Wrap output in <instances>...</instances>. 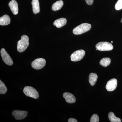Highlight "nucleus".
<instances>
[{
  "label": "nucleus",
  "instance_id": "obj_25",
  "mask_svg": "<svg viewBox=\"0 0 122 122\" xmlns=\"http://www.w3.org/2000/svg\"><path fill=\"white\" fill-rule=\"evenodd\" d=\"M111 42L112 43H113V41H111Z\"/></svg>",
  "mask_w": 122,
  "mask_h": 122
},
{
  "label": "nucleus",
  "instance_id": "obj_10",
  "mask_svg": "<svg viewBox=\"0 0 122 122\" xmlns=\"http://www.w3.org/2000/svg\"><path fill=\"white\" fill-rule=\"evenodd\" d=\"M9 7L11 9V11L14 15H17L18 13V4L15 0H12L9 4Z\"/></svg>",
  "mask_w": 122,
  "mask_h": 122
},
{
  "label": "nucleus",
  "instance_id": "obj_5",
  "mask_svg": "<svg viewBox=\"0 0 122 122\" xmlns=\"http://www.w3.org/2000/svg\"><path fill=\"white\" fill-rule=\"evenodd\" d=\"M85 54V51L83 50L76 51L71 55V59L72 61H78L83 58Z\"/></svg>",
  "mask_w": 122,
  "mask_h": 122
},
{
  "label": "nucleus",
  "instance_id": "obj_24",
  "mask_svg": "<svg viewBox=\"0 0 122 122\" xmlns=\"http://www.w3.org/2000/svg\"><path fill=\"white\" fill-rule=\"evenodd\" d=\"M121 23H122V19H121Z\"/></svg>",
  "mask_w": 122,
  "mask_h": 122
},
{
  "label": "nucleus",
  "instance_id": "obj_14",
  "mask_svg": "<svg viewBox=\"0 0 122 122\" xmlns=\"http://www.w3.org/2000/svg\"><path fill=\"white\" fill-rule=\"evenodd\" d=\"M33 11L34 14H37L40 12V7L38 0H33L32 2Z\"/></svg>",
  "mask_w": 122,
  "mask_h": 122
},
{
  "label": "nucleus",
  "instance_id": "obj_17",
  "mask_svg": "<svg viewBox=\"0 0 122 122\" xmlns=\"http://www.w3.org/2000/svg\"><path fill=\"white\" fill-rule=\"evenodd\" d=\"M108 117L109 120L111 122H121V119L117 117L115 115L113 112H110L108 114Z\"/></svg>",
  "mask_w": 122,
  "mask_h": 122
},
{
  "label": "nucleus",
  "instance_id": "obj_21",
  "mask_svg": "<svg viewBox=\"0 0 122 122\" xmlns=\"http://www.w3.org/2000/svg\"><path fill=\"white\" fill-rule=\"evenodd\" d=\"M90 122H99V117L96 114L93 115L91 118Z\"/></svg>",
  "mask_w": 122,
  "mask_h": 122
},
{
  "label": "nucleus",
  "instance_id": "obj_20",
  "mask_svg": "<svg viewBox=\"0 0 122 122\" xmlns=\"http://www.w3.org/2000/svg\"><path fill=\"white\" fill-rule=\"evenodd\" d=\"M115 9L117 10L122 9V0H118L116 2L115 5Z\"/></svg>",
  "mask_w": 122,
  "mask_h": 122
},
{
  "label": "nucleus",
  "instance_id": "obj_16",
  "mask_svg": "<svg viewBox=\"0 0 122 122\" xmlns=\"http://www.w3.org/2000/svg\"><path fill=\"white\" fill-rule=\"evenodd\" d=\"M98 78V76L94 73H91L89 76V82L91 86H94Z\"/></svg>",
  "mask_w": 122,
  "mask_h": 122
},
{
  "label": "nucleus",
  "instance_id": "obj_19",
  "mask_svg": "<svg viewBox=\"0 0 122 122\" xmlns=\"http://www.w3.org/2000/svg\"><path fill=\"white\" fill-rule=\"evenodd\" d=\"M7 89L6 86L4 83L1 81H0V94H4L7 92Z\"/></svg>",
  "mask_w": 122,
  "mask_h": 122
},
{
  "label": "nucleus",
  "instance_id": "obj_15",
  "mask_svg": "<svg viewBox=\"0 0 122 122\" xmlns=\"http://www.w3.org/2000/svg\"><path fill=\"white\" fill-rule=\"evenodd\" d=\"M63 5V1H58L56 2H55L53 5L52 6V10L53 11H58L61 8Z\"/></svg>",
  "mask_w": 122,
  "mask_h": 122
},
{
  "label": "nucleus",
  "instance_id": "obj_9",
  "mask_svg": "<svg viewBox=\"0 0 122 122\" xmlns=\"http://www.w3.org/2000/svg\"><path fill=\"white\" fill-rule=\"evenodd\" d=\"M117 86V81L115 78H113L107 82L106 85V88L107 91H113L116 89Z\"/></svg>",
  "mask_w": 122,
  "mask_h": 122
},
{
  "label": "nucleus",
  "instance_id": "obj_12",
  "mask_svg": "<svg viewBox=\"0 0 122 122\" xmlns=\"http://www.w3.org/2000/svg\"><path fill=\"white\" fill-rule=\"evenodd\" d=\"M67 23V20L65 18H61L56 20L54 22V25L57 28H61L65 25Z\"/></svg>",
  "mask_w": 122,
  "mask_h": 122
},
{
  "label": "nucleus",
  "instance_id": "obj_1",
  "mask_svg": "<svg viewBox=\"0 0 122 122\" xmlns=\"http://www.w3.org/2000/svg\"><path fill=\"white\" fill-rule=\"evenodd\" d=\"M29 38L26 35H23L21 39L18 42L17 51L20 53L22 52L27 49L29 45Z\"/></svg>",
  "mask_w": 122,
  "mask_h": 122
},
{
  "label": "nucleus",
  "instance_id": "obj_8",
  "mask_svg": "<svg viewBox=\"0 0 122 122\" xmlns=\"http://www.w3.org/2000/svg\"><path fill=\"white\" fill-rule=\"evenodd\" d=\"M28 114V112L25 111L14 110L12 113L14 118L18 120L24 119L27 116Z\"/></svg>",
  "mask_w": 122,
  "mask_h": 122
},
{
  "label": "nucleus",
  "instance_id": "obj_11",
  "mask_svg": "<svg viewBox=\"0 0 122 122\" xmlns=\"http://www.w3.org/2000/svg\"><path fill=\"white\" fill-rule=\"evenodd\" d=\"M63 97L68 103H73L76 102V98L73 95L69 93L65 92L63 94Z\"/></svg>",
  "mask_w": 122,
  "mask_h": 122
},
{
  "label": "nucleus",
  "instance_id": "obj_13",
  "mask_svg": "<svg viewBox=\"0 0 122 122\" xmlns=\"http://www.w3.org/2000/svg\"><path fill=\"white\" fill-rule=\"evenodd\" d=\"M11 22V18L7 14L0 18V25L2 26L7 25Z\"/></svg>",
  "mask_w": 122,
  "mask_h": 122
},
{
  "label": "nucleus",
  "instance_id": "obj_23",
  "mask_svg": "<svg viewBox=\"0 0 122 122\" xmlns=\"http://www.w3.org/2000/svg\"><path fill=\"white\" fill-rule=\"evenodd\" d=\"M68 122H77L78 121L76 119L74 118H70L68 120Z\"/></svg>",
  "mask_w": 122,
  "mask_h": 122
},
{
  "label": "nucleus",
  "instance_id": "obj_7",
  "mask_svg": "<svg viewBox=\"0 0 122 122\" xmlns=\"http://www.w3.org/2000/svg\"><path fill=\"white\" fill-rule=\"evenodd\" d=\"M0 53L2 60L5 63L9 66L13 65V62L12 59L4 48L1 49Z\"/></svg>",
  "mask_w": 122,
  "mask_h": 122
},
{
  "label": "nucleus",
  "instance_id": "obj_6",
  "mask_svg": "<svg viewBox=\"0 0 122 122\" xmlns=\"http://www.w3.org/2000/svg\"><path fill=\"white\" fill-rule=\"evenodd\" d=\"M46 61L42 58H37L34 60L32 63V66L36 70H39L44 68L45 66Z\"/></svg>",
  "mask_w": 122,
  "mask_h": 122
},
{
  "label": "nucleus",
  "instance_id": "obj_4",
  "mask_svg": "<svg viewBox=\"0 0 122 122\" xmlns=\"http://www.w3.org/2000/svg\"><path fill=\"white\" fill-rule=\"evenodd\" d=\"M96 50L100 51H108L112 50L113 49V45L107 42H101L96 45Z\"/></svg>",
  "mask_w": 122,
  "mask_h": 122
},
{
  "label": "nucleus",
  "instance_id": "obj_2",
  "mask_svg": "<svg viewBox=\"0 0 122 122\" xmlns=\"http://www.w3.org/2000/svg\"><path fill=\"white\" fill-rule=\"evenodd\" d=\"M91 25L87 23H83L75 27L73 30V33L75 35H80L86 32L91 28Z\"/></svg>",
  "mask_w": 122,
  "mask_h": 122
},
{
  "label": "nucleus",
  "instance_id": "obj_18",
  "mask_svg": "<svg viewBox=\"0 0 122 122\" xmlns=\"http://www.w3.org/2000/svg\"><path fill=\"white\" fill-rule=\"evenodd\" d=\"M111 60L109 58H104L100 60V65L103 67H107L110 64Z\"/></svg>",
  "mask_w": 122,
  "mask_h": 122
},
{
  "label": "nucleus",
  "instance_id": "obj_3",
  "mask_svg": "<svg viewBox=\"0 0 122 122\" xmlns=\"http://www.w3.org/2000/svg\"><path fill=\"white\" fill-rule=\"evenodd\" d=\"M23 92L26 96L35 99L39 97V94L37 91L31 86H26L24 87Z\"/></svg>",
  "mask_w": 122,
  "mask_h": 122
},
{
  "label": "nucleus",
  "instance_id": "obj_22",
  "mask_svg": "<svg viewBox=\"0 0 122 122\" xmlns=\"http://www.w3.org/2000/svg\"><path fill=\"white\" fill-rule=\"evenodd\" d=\"M87 4L91 5L93 4V3L94 0H85Z\"/></svg>",
  "mask_w": 122,
  "mask_h": 122
}]
</instances>
